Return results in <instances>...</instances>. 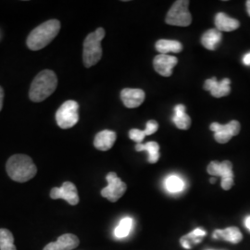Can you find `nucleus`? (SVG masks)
<instances>
[{"instance_id": "f257e3e1", "label": "nucleus", "mask_w": 250, "mask_h": 250, "mask_svg": "<svg viewBox=\"0 0 250 250\" xmlns=\"http://www.w3.org/2000/svg\"><path fill=\"white\" fill-rule=\"evenodd\" d=\"M6 170L9 177L18 183H25L34 178L37 168L33 160L23 154L11 156L6 165Z\"/></svg>"}, {"instance_id": "f03ea898", "label": "nucleus", "mask_w": 250, "mask_h": 250, "mask_svg": "<svg viewBox=\"0 0 250 250\" xmlns=\"http://www.w3.org/2000/svg\"><path fill=\"white\" fill-rule=\"evenodd\" d=\"M61 30V22L58 20H49L34 29L27 38V46L31 50H40L45 47Z\"/></svg>"}, {"instance_id": "7ed1b4c3", "label": "nucleus", "mask_w": 250, "mask_h": 250, "mask_svg": "<svg viewBox=\"0 0 250 250\" xmlns=\"http://www.w3.org/2000/svg\"><path fill=\"white\" fill-rule=\"evenodd\" d=\"M58 77L53 71L44 70L39 72L33 81L29 97L34 102H42L50 97L57 88Z\"/></svg>"}, {"instance_id": "20e7f679", "label": "nucleus", "mask_w": 250, "mask_h": 250, "mask_svg": "<svg viewBox=\"0 0 250 250\" xmlns=\"http://www.w3.org/2000/svg\"><path fill=\"white\" fill-rule=\"evenodd\" d=\"M105 30L99 28L91 33L83 41V61L86 68H90L99 62L102 58L101 41L105 37Z\"/></svg>"}, {"instance_id": "39448f33", "label": "nucleus", "mask_w": 250, "mask_h": 250, "mask_svg": "<svg viewBox=\"0 0 250 250\" xmlns=\"http://www.w3.org/2000/svg\"><path fill=\"white\" fill-rule=\"evenodd\" d=\"M189 1L178 0L171 6L166 16V22L174 26H189L192 22V16L188 10Z\"/></svg>"}, {"instance_id": "423d86ee", "label": "nucleus", "mask_w": 250, "mask_h": 250, "mask_svg": "<svg viewBox=\"0 0 250 250\" xmlns=\"http://www.w3.org/2000/svg\"><path fill=\"white\" fill-rule=\"evenodd\" d=\"M79 104L74 100L64 102L56 113V121L62 129H69L79 121Z\"/></svg>"}, {"instance_id": "0eeeda50", "label": "nucleus", "mask_w": 250, "mask_h": 250, "mask_svg": "<svg viewBox=\"0 0 250 250\" xmlns=\"http://www.w3.org/2000/svg\"><path fill=\"white\" fill-rule=\"evenodd\" d=\"M106 179L107 186L101 190V195L110 202H116L125 195L127 186L117 176L115 172H109Z\"/></svg>"}, {"instance_id": "6e6552de", "label": "nucleus", "mask_w": 250, "mask_h": 250, "mask_svg": "<svg viewBox=\"0 0 250 250\" xmlns=\"http://www.w3.org/2000/svg\"><path fill=\"white\" fill-rule=\"evenodd\" d=\"M210 130L214 132L215 140L218 143H227L231 140L232 136L239 134L240 124L237 121H232L225 125L213 123L210 125Z\"/></svg>"}, {"instance_id": "1a4fd4ad", "label": "nucleus", "mask_w": 250, "mask_h": 250, "mask_svg": "<svg viewBox=\"0 0 250 250\" xmlns=\"http://www.w3.org/2000/svg\"><path fill=\"white\" fill-rule=\"evenodd\" d=\"M52 199H64L70 205L75 206L79 203V196L76 187L71 182L63 183L62 188H54L50 191Z\"/></svg>"}, {"instance_id": "9d476101", "label": "nucleus", "mask_w": 250, "mask_h": 250, "mask_svg": "<svg viewBox=\"0 0 250 250\" xmlns=\"http://www.w3.org/2000/svg\"><path fill=\"white\" fill-rule=\"evenodd\" d=\"M177 58L169 55L160 54L154 59L153 65L155 71L162 76L169 77L172 74V69L177 64Z\"/></svg>"}, {"instance_id": "9b49d317", "label": "nucleus", "mask_w": 250, "mask_h": 250, "mask_svg": "<svg viewBox=\"0 0 250 250\" xmlns=\"http://www.w3.org/2000/svg\"><path fill=\"white\" fill-rule=\"evenodd\" d=\"M230 84H231V81L228 78H224V80L218 82L217 79L213 77L205 81L204 89L209 91L214 98H223L230 94L231 92Z\"/></svg>"}, {"instance_id": "f8f14e48", "label": "nucleus", "mask_w": 250, "mask_h": 250, "mask_svg": "<svg viewBox=\"0 0 250 250\" xmlns=\"http://www.w3.org/2000/svg\"><path fill=\"white\" fill-rule=\"evenodd\" d=\"M79 239L72 233L61 235L56 242L47 244L43 250H72L79 246Z\"/></svg>"}, {"instance_id": "ddd939ff", "label": "nucleus", "mask_w": 250, "mask_h": 250, "mask_svg": "<svg viewBox=\"0 0 250 250\" xmlns=\"http://www.w3.org/2000/svg\"><path fill=\"white\" fill-rule=\"evenodd\" d=\"M207 171L210 175L220 176L222 181L227 179H233L232 164L229 161H224L221 163L218 161H211L207 168Z\"/></svg>"}, {"instance_id": "4468645a", "label": "nucleus", "mask_w": 250, "mask_h": 250, "mask_svg": "<svg viewBox=\"0 0 250 250\" xmlns=\"http://www.w3.org/2000/svg\"><path fill=\"white\" fill-rule=\"evenodd\" d=\"M146 95L143 90L125 88L121 92V99L124 104L128 108L138 107L145 100Z\"/></svg>"}, {"instance_id": "2eb2a0df", "label": "nucleus", "mask_w": 250, "mask_h": 250, "mask_svg": "<svg viewBox=\"0 0 250 250\" xmlns=\"http://www.w3.org/2000/svg\"><path fill=\"white\" fill-rule=\"evenodd\" d=\"M116 133L112 131H109V130L101 131L96 135L94 140V146L99 150L107 151L113 146V145L116 141Z\"/></svg>"}, {"instance_id": "dca6fc26", "label": "nucleus", "mask_w": 250, "mask_h": 250, "mask_svg": "<svg viewBox=\"0 0 250 250\" xmlns=\"http://www.w3.org/2000/svg\"><path fill=\"white\" fill-rule=\"evenodd\" d=\"M215 25L218 31L222 32H232L240 26V23L237 20L230 18L225 13L220 12L215 17Z\"/></svg>"}, {"instance_id": "f3484780", "label": "nucleus", "mask_w": 250, "mask_h": 250, "mask_svg": "<svg viewBox=\"0 0 250 250\" xmlns=\"http://www.w3.org/2000/svg\"><path fill=\"white\" fill-rule=\"evenodd\" d=\"M212 237L214 239H223L225 241L231 242L232 244H237L243 239V235L237 227H228L224 230H216L213 232Z\"/></svg>"}, {"instance_id": "a211bd4d", "label": "nucleus", "mask_w": 250, "mask_h": 250, "mask_svg": "<svg viewBox=\"0 0 250 250\" xmlns=\"http://www.w3.org/2000/svg\"><path fill=\"white\" fill-rule=\"evenodd\" d=\"M207 234L205 230L202 228H197L194 231L189 232L188 234H186L180 239V243L183 248L186 250H190L192 249L195 245L202 241V238Z\"/></svg>"}, {"instance_id": "6ab92c4d", "label": "nucleus", "mask_w": 250, "mask_h": 250, "mask_svg": "<svg viewBox=\"0 0 250 250\" xmlns=\"http://www.w3.org/2000/svg\"><path fill=\"white\" fill-rule=\"evenodd\" d=\"M174 125L182 130H188L191 125V119L186 113V107L182 104H179L174 107V115L172 117Z\"/></svg>"}, {"instance_id": "aec40b11", "label": "nucleus", "mask_w": 250, "mask_h": 250, "mask_svg": "<svg viewBox=\"0 0 250 250\" xmlns=\"http://www.w3.org/2000/svg\"><path fill=\"white\" fill-rule=\"evenodd\" d=\"M222 40V33L217 29L207 31L201 38V44L208 50H215Z\"/></svg>"}, {"instance_id": "412c9836", "label": "nucleus", "mask_w": 250, "mask_h": 250, "mask_svg": "<svg viewBox=\"0 0 250 250\" xmlns=\"http://www.w3.org/2000/svg\"><path fill=\"white\" fill-rule=\"evenodd\" d=\"M156 49L161 54L167 55L170 52L179 53L183 50V45L175 40L161 39L156 43Z\"/></svg>"}, {"instance_id": "4be33fe9", "label": "nucleus", "mask_w": 250, "mask_h": 250, "mask_svg": "<svg viewBox=\"0 0 250 250\" xmlns=\"http://www.w3.org/2000/svg\"><path fill=\"white\" fill-rule=\"evenodd\" d=\"M136 151H146L148 154V162L156 163L160 159V146L156 142L146 144H137L135 146Z\"/></svg>"}, {"instance_id": "5701e85b", "label": "nucleus", "mask_w": 250, "mask_h": 250, "mask_svg": "<svg viewBox=\"0 0 250 250\" xmlns=\"http://www.w3.org/2000/svg\"><path fill=\"white\" fill-rule=\"evenodd\" d=\"M133 224H134V221L132 218L125 217L117 225L116 228L114 230V235L119 239L125 238L126 236L129 235V233L131 232V230L133 228Z\"/></svg>"}, {"instance_id": "b1692460", "label": "nucleus", "mask_w": 250, "mask_h": 250, "mask_svg": "<svg viewBox=\"0 0 250 250\" xmlns=\"http://www.w3.org/2000/svg\"><path fill=\"white\" fill-rule=\"evenodd\" d=\"M0 250H17L14 237L7 229H0Z\"/></svg>"}, {"instance_id": "393cba45", "label": "nucleus", "mask_w": 250, "mask_h": 250, "mask_svg": "<svg viewBox=\"0 0 250 250\" xmlns=\"http://www.w3.org/2000/svg\"><path fill=\"white\" fill-rule=\"evenodd\" d=\"M165 187L170 193H179L185 188V183L177 175H170L165 181Z\"/></svg>"}, {"instance_id": "a878e982", "label": "nucleus", "mask_w": 250, "mask_h": 250, "mask_svg": "<svg viewBox=\"0 0 250 250\" xmlns=\"http://www.w3.org/2000/svg\"><path fill=\"white\" fill-rule=\"evenodd\" d=\"M129 136L130 138L136 142L137 144H142L143 142L145 137L146 136L145 132L142 130H139V129H132L130 132H129Z\"/></svg>"}, {"instance_id": "bb28decb", "label": "nucleus", "mask_w": 250, "mask_h": 250, "mask_svg": "<svg viewBox=\"0 0 250 250\" xmlns=\"http://www.w3.org/2000/svg\"><path fill=\"white\" fill-rule=\"evenodd\" d=\"M158 128H159V125L156 121H148L144 132H145L146 135H151V134L157 132Z\"/></svg>"}, {"instance_id": "cd10ccee", "label": "nucleus", "mask_w": 250, "mask_h": 250, "mask_svg": "<svg viewBox=\"0 0 250 250\" xmlns=\"http://www.w3.org/2000/svg\"><path fill=\"white\" fill-rule=\"evenodd\" d=\"M222 188L224 190H229L231 189L232 186H233V179H227V180H224L222 181V184H221Z\"/></svg>"}, {"instance_id": "c85d7f7f", "label": "nucleus", "mask_w": 250, "mask_h": 250, "mask_svg": "<svg viewBox=\"0 0 250 250\" xmlns=\"http://www.w3.org/2000/svg\"><path fill=\"white\" fill-rule=\"evenodd\" d=\"M243 63L247 66H250V53L246 54L243 58Z\"/></svg>"}, {"instance_id": "c756f323", "label": "nucleus", "mask_w": 250, "mask_h": 250, "mask_svg": "<svg viewBox=\"0 0 250 250\" xmlns=\"http://www.w3.org/2000/svg\"><path fill=\"white\" fill-rule=\"evenodd\" d=\"M3 100H4V90L0 86V111L3 107Z\"/></svg>"}, {"instance_id": "7c9ffc66", "label": "nucleus", "mask_w": 250, "mask_h": 250, "mask_svg": "<svg viewBox=\"0 0 250 250\" xmlns=\"http://www.w3.org/2000/svg\"><path fill=\"white\" fill-rule=\"evenodd\" d=\"M245 225H246V227L250 231V216L246 218V220H245Z\"/></svg>"}, {"instance_id": "2f4dec72", "label": "nucleus", "mask_w": 250, "mask_h": 250, "mask_svg": "<svg viewBox=\"0 0 250 250\" xmlns=\"http://www.w3.org/2000/svg\"><path fill=\"white\" fill-rule=\"evenodd\" d=\"M247 9H248V13L250 16V0L247 1Z\"/></svg>"}, {"instance_id": "473e14b6", "label": "nucleus", "mask_w": 250, "mask_h": 250, "mask_svg": "<svg viewBox=\"0 0 250 250\" xmlns=\"http://www.w3.org/2000/svg\"><path fill=\"white\" fill-rule=\"evenodd\" d=\"M215 182H216V178L212 177V178L210 179V183H211V184H215Z\"/></svg>"}]
</instances>
